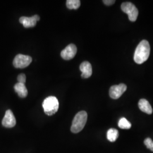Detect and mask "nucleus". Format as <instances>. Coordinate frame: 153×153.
<instances>
[{"mask_svg":"<svg viewBox=\"0 0 153 153\" xmlns=\"http://www.w3.org/2000/svg\"><path fill=\"white\" fill-rule=\"evenodd\" d=\"M150 52V44L147 40H142L136 49L134 55V60L138 64H141L147 60Z\"/></svg>","mask_w":153,"mask_h":153,"instance_id":"f257e3e1","label":"nucleus"},{"mask_svg":"<svg viewBox=\"0 0 153 153\" xmlns=\"http://www.w3.org/2000/svg\"><path fill=\"white\" fill-rule=\"evenodd\" d=\"M88 120V114L86 111H82L76 114L74 116L71 125V132L74 133H78L81 131L85 126Z\"/></svg>","mask_w":153,"mask_h":153,"instance_id":"f03ea898","label":"nucleus"},{"mask_svg":"<svg viewBox=\"0 0 153 153\" xmlns=\"http://www.w3.org/2000/svg\"><path fill=\"white\" fill-rule=\"evenodd\" d=\"M59 107V100L55 97H49L44 99L43 102V108L44 112L48 116H52L56 114Z\"/></svg>","mask_w":153,"mask_h":153,"instance_id":"7ed1b4c3","label":"nucleus"},{"mask_svg":"<svg viewBox=\"0 0 153 153\" xmlns=\"http://www.w3.org/2000/svg\"><path fill=\"white\" fill-rule=\"evenodd\" d=\"M121 9L123 12L128 15L129 19L131 22H135L137 20L138 16V10L135 5L129 2H123Z\"/></svg>","mask_w":153,"mask_h":153,"instance_id":"20e7f679","label":"nucleus"},{"mask_svg":"<svg viewBox=\"0 0 153 153\" xmlns=\"http://www.w3.org/2000/svg\"><path fill=\"white\" fill-rule=\"evenodd\" d=\"M32 62V58L27 55H16L13 60V65L16 68H25Z\"/></svg>","mask_w":153,"mask_h":153,"instance_id":"39448f33","label":"nucleus"},{"mask_svg":"<svg viewBox=\"0 0 153 153\" xmlns=\"http://www.w3.org/2000/svg\"><path fill=\"white\" fill-rule=\"evenodd\" d=\"M127 89V86L124 83H120L118 85H114L109 89V96L111 98L117 99L120 98Z\"/></svg>","mask_w":153,"mask_h":153,"instance_id":"423d86ee","label":"nucleus"},{"mask_svg":"<svg viewBox=\"0 0 153 153\" xmlns=\"http://www.w3.org/2000/svg\"><path fill=\"white\" fill-rule=\"evenodd\" d=\"M76 52L77 48L76 46L74 44H69L61 51V56L65 60H70L75 57Z\"/></svg>","mask_w":153,"mask_h":153,"instance_id":"0eeeda50","label":"nucleus"},{"mask_svg":"<svg viewBox=\"0 0 153 153\" xmlns=\"http://www.w3.org/2000/svg\"><path fill=\"white\" fill-rule=\"evenodd\" d=\"M2 124L6 128H10L16 125V119L11 110L6 111L5 115L2 121Z\"/></svg>","mask_w":153,"mask_h":153,"instance_id":"6e6552de","label":"nucleus"},{"mask_svg":"<svg viewBox=\"0 0 153 153\" xmlns=\"http://www.w3.org/2000/svg\"><path fill=\"white\" fill-rule=\"evenodd\" d=\"M80 70L82 71L83 78H88L91 76L93 73V69L91 64L88 61H83L79 66Z\"/></svg>","mask_w":153,"mask_h":153,"instance_id":"1a4fd4ad","label":"nucleus"},{"mask_svg":"<svg viewBox=\"0 0 153 153\" xmlns=\"http://www.w3.org/2000/svg\"><path fill=\"white\" fill-rule=\"evenodd\" d=\"M138 107L141 111L147 114L150 115L153 113V108L151 105L145 99H141L138 102Z\"/></svg>","mask_w":153,"mask_h":153,"instance_id":"9d476101","label":"nucleus"},{"mask_svg":"<svg viewBox=\"0 0 153 153\" xmlns=\"http://www.w3.org/2000/svg\"><path fill=\"white\" fill-rule=\"evenodd\" d=\"M19 22L22 23L25 28L33 27L36 26L37 21L33 16L31 17L22 16L19 18Z\"/></svg>","mask_w":153,"mask_h":153,"instance_id":"9b49d317","label":"nucleus"},{"mask_svg":"<svg viewBox=\"0 0 153 153\" xmlns=\"http://www.w3.org/2000/svg\"><path fill=\"white\" fill-rule=\"evenodd\" d=\"M14 90L20 98H26L27 96L28 91L25 85L21 83H17L14 86Z\"/></svg>","mask_w":153,"mask_h":153,"instance_id":"f8f14e48","label":"nucleus"},{"mask_svg":"<svg viewBox=\"0 0 153 153\" xmlns=\"http://www.w3.org/2000/svg\"><path fill=\"white\" fill-rule=\"evenodd\" d=\"M119 137V131L114 128H111L107 131V137L110 142H114Z\"/></svg>","mask_w":153,"mask_h":153,"instance_id":"ddd939ff","label":"nucleus"},{"mask_svg":"<svg viewBox=\"0 0 153 153\" xmlns=\"http://www.w3.org/2000/svg\"><path fill=\"white\" fill-rule=\"evenodd\" d=\"M119 127L123 129H129L131 127V123L125 117L120 119L118 123Z\"/></svg>","mask_w":153,"mask_h":153,"instance_id":"4468645a","label":"nucleus"},{"mask_svg":"<svg viewBox=\"0 0 153 153\" xmlns=\"http://www.w3.org/2000/svg\"><path fill=\"white\" fill-rule=\"evenodd\" d=\"M81 5V1L79 0H68L66 6L69 9H77Z\"/></svg>","mask_w":153,"mask_h":153,"instance_id":"2eb2a0df","label":"nucleus"},{"mask_svg":"<svg viewBox=\"0 0 153 153\" xmlns=\"http://www.w3.org/2000/svg\"><path fill=\"white\" fill-rule=\"evenodd\" d=\"M144 144L146 145L148 149L153 152V141L151 138H147L144 141Z\"/></svg>","mask_w":153,"mask_h":153,"instance_id":"dca6fc26","label":"nucleus"},{"mask_svg":"<svg viewBox=\"0 0 153 153\" xmlns=\"http://www.w3.org/2000/svg\"><path fill=\"white\" fill-rule=\"evenodd\" d=\"M17 79H18V83H21L25 84L26 81V75L24 74H20L17 77Z\"/></svg>","mask_w":153,"mask_h":153,"instance_id":"f3484780","label":"nucleus"},{"mask_svg":"<svg viewBox=\"0 0 153 153\" xmlns=\"http://www.w3.org/2000/svg\"><path fill=\"white\" fill-rule=\"evenodd\" d=\"M105 5L107 6H111L114 4L115 2V0H104L103 1Z\"/></svg>","mask_w":153,"mask_h":153,"instance_id":"a211bd4d","label":"nucleus"},{"mask_svg":"<svg viewBox=\"0 0 153 153\" xmlns=\"http://www.w3.org/2000/svg\"><path fill=\"white\" fill-rule=\"evenodd\" d=\"M33 17H34V18L35 19V20H36V21H39L40 20V17H39V16L35 15V16H33Z\"/></svg>","mask_w":153,"mask_h":153,"instance_id":"6ab92c4d","label":"nucleus"}]
</instances>
